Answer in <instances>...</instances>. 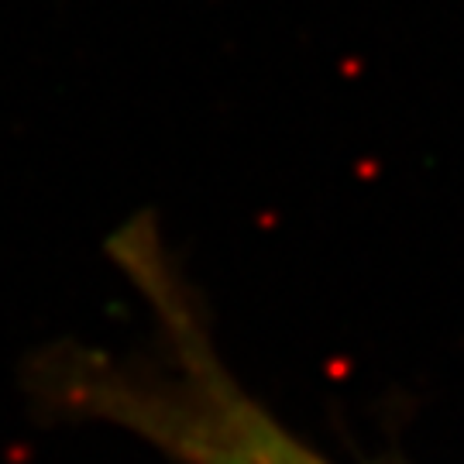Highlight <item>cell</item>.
Here are the masks:
<instances>
[{
	"label": "cell",
	"instance_id": "obj_1",
	"mask_svg": "<svg viewBox=\"0 0 464 464\" xmlns=\"http://www.w3.org/2000/svg\"><path fill=\"white\" fill-rule=\"evenodd\" d=\"M114 258L151 299L166 354L155 365L69 358L63 382L80 406L141 433L183 464H327L282 430L217 362L193 293L169 262L151 217L117 234Z\"/></svg>",
	"mask_w": 464,
	"mask_h": 464
}]
</instances>
